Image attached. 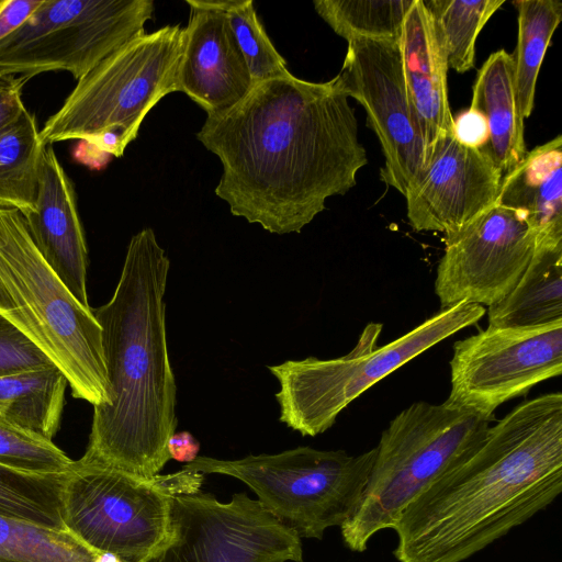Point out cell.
Returning a JSON list of instances; mask_svg holds the SVG:
<instances>
[{"mask_svg": "<svg viewBox=\"0 0 562 562\" xmlns=\"http://www.w3.org/2000/svg\"><path fill=\"white\" fill-rule=\"evenodd\" d=\"M196 138L222 164L215 194L231 213L279 235L300 233L368 164L335 80L291 72L254 83L237 104L207 115Z\"/></svg>", "mask_w": 562, "mask_h": 562, "instance_id": "1", "label": "cell"}, {"mask_svg": "<svg viewBox=\"0 0 562 562\" xmlns=\"http://www.w3.org/2000/svg\"><path fill=\"white\" fill-rule=\"evenodd\" d=\"M562 491V394L522 402L400 515L398 562H462Z\"/></svg>", "mask_w": 562, "mask_h": 562, "instance_id": "2", "label": "cell"}, {"mask_svg": "<svg viewBox=\"0 0 562 562\" xmlns=\"http://www.w3.org/2000/svg\"><path fill=\"white\" fill-rule=\"evenodd\" d=\"M169 269L154 231L143 228L130 240L111 300L92 308L111 403L93 407L82 459L147 477L170 460L167 443L177 426L164 302Z\"/></svg>", "mask_w": 562, "mask_h": 562, "instance_id": "3", "label": "cell"}, {"mask_svg": "<svg viewBox=\"0 0 562 562\" xmlns=\"http://www.w3.org/2000/svg\"><path fill=\"white\" fill-rule=\"evenodd\" d=\"M0 316L66 376L72 395L110 405L102 331L35 247L23 214L0 206Z\"/></svg>", "mask_w": 562, "mask_h": 562, "instance_id": "4", "label": "cell"}, {"mask_svg": "<svg viewBox=\"0 0 562 562\" xmlns=\"http://www.w3.org/2000/svg\"><path fill=\"white\" fill-rule=\"evenodd\" d=\"M183 27L143 33L77 80L60 108L40 130L46 145L81 140L82 146L122 157L148 112L178 91ZM88 149L78 153V156Z\"/></svg>", "mask_w": 562, "mask_h": 562, "instance_id": "5", "label": "cell"}, {"mask_svg": "<svg viewBox=\"0 0 562 562\" xmlns=\"http://www.w3.org/2000/svg\"><path fill=\"white\" fill-rule=\"evenodd\" d=\"M492 418L442 404L416 402L382 432L360 505L340 527L345 546L363 552L393 529L402 512L484 438Z\"/></svg>", "mask_w": 562, "mask_h": 562, "instance_id": "6", "label": "cell"}, {"mask_svg": "<svg viewBox=\"0 0 562 562\" xmlns=\"http://www.w3.org/2000/svg\"><path fill=\"white\" fill-rule=\"evenodd\" d=\"M203 480L184 469L140 476L80 458L63 481V525L93 550L151 562L171 539L173 498L199 492Z\"/></svg>", "mask_w": 562, "mask_h": 562, "instance_id": "7", "label": "cell"}, {"mask_svg": "<svg viewBox=\"0 0 562 562\" xmlns=\"http://www.w3.org/2000/svg\"><path fill=\"white\" fill-rule=\"evenodd\" d=\"M485 314L482 305L460 302L442 308L387 345L378 346L382 324L370 323L346 356L321 360H288L269 366L280 391L279 420L302 436L330 428L338 414L373 384Z\"/></svg>", "mask_w": 562, "mask_h": 562, "instance_id": "8", "label": "cell"}, {"mask_svg": "<svg viewBox=\"0 0 562 562\" xmlns=\"http://www.w3.org/2000/svg\"><path fill=\"white\" fill-rule=\"evenodd\" d=\"M375 453V448L352 456L297 447L237 460L198 457L182 469L241 481L280 524L301 539L321 540L328 528L341 527L357 512Z\"/></svg>", "mask_w": 562, "mask_h": 562, "instance_id": "9", "label": "cell"}, {"mask_svg": "<svg viewBox=\"0 0 562 562\" xmlns=\"http://www.w3.org/2000/svg\"><path fill=\"white\" fill-rule=\"evenodd\" d=\"M154 10L151 0H44L0 41V71L30 78L67 71L79 80L145 33Z\"/></svg>", "mask_w": 562, "mask_h": 562, "instance_id": "10", "label": "cell"}, {"mask_svg": "<svg viewBox=\"0 0 562 562\" xmlns=\"http://www.w3.org/2000/svg\"><path fill=\"white\" fill-rule=\"evenodd\" d=\"M171 539L151 562H303L301 538L247 493L176 496Z\"/></svg>", "mask_w": 562, "mask_h": 562, "instance_id": "11", "label": "cell"}, {"mask_svg": "<svg viewBox=\"0 0 562 562\" xmlns=\"http://www.w3.org/2000/svg\"><path fill=\"white\" fill-rule=\"evenodd\" d=\"M447 402L492 418L503 403L562 373V322L531 328L488 326L453 345Z\"/></svg>", "mask_w": 562, "mask_h": 562, "instance_id": "12", "label": "cell"}, {"mask_svg": "<svg viewBox=\"0 0 562 562\" xmlns=\"http://www.w3.org/2000/svg\"><path fill=\"white\" fill-rule=\"evenodd\" d=\"M333 79L366 110L384 156L381 180L405 196L425 168V145L407 99L400 40L349 41Z\"/></svg>", "mask_w": 562, "mask_h": 562, "instance_id": "13", "label": "cell"}, {"mask_svg": "<svg viewBox=\"0 0 562 562\" xmlns=\"http://www.w3.org/2000/svg\"><path fill=\"white\" fill-rule=\"evenodd\" d=\"M536 249L525 215L494 204L459 231L445 235L435 281L441 310L460 302L493 305L517 284Z\"/></svg>", "mask_w": 562, "mask_h": 562, "instance_id": "14", "label": "cell"}, {"mask_svg": "<svg viewBox=\"0 0 562 562\" xmlns=\"http://www.w3.org/2000/svg\"><path fill=\"white\" fill-rule=\"evenodd\" d=\"M502 178L485 147L446 136L405 194L409 225L445 235L459 231L495 204Z\"/></svg>", "mask_w": 562, "mask_h": 562, "instance_id": "15", "label": "cell"}, {"mask_svg": "<svg viewBox=\"0 0 562 562\" xmlns=\"http://www.w3.org/2000/svg\"><path fill=\"white\" fill-rule=\"evenodd\" d=\"M178 66V91L207 115L222 113L243 100L254 86L221 0H186Z\"/></svg>", "mask_w": 562, "mask_h": 562, "instance_id": "16", "label": "cell"}, {"mask_svg": "<svg viewBox=\"0 0 562 562\" xmlns=\"http://www.w3.org/2000/svg\"><path fill=\"white\" fill-rule=\"evenodd\" d=\"M38 252L86 308L88 249L72 182L53 145L43 154L34 209L23 215Z\"/></svg>", "mask_w": 562, "mask_h": 562, "instance_id": "17", "label": "cell"}, {"mask_svg": "<svg viewBox=\"0 0 562 562\" xmlns=\"http://www.w3.org/2000/svg\"><path fill=\"white\" fill-rule=\"evenodd\" d=\"M400 48L407 99L418 123L425 166L436 146L452 134L445 50L424 0H414L401 31Z\"/></svg>", "mask_w": 562, "mask_h": 562, "instance_id": "18", "label": "cell"}, {"mask_svg": "<svg viewBox=\"0 0 562 562\" xmlns=\"http://www.w3.org/2000/svg\"><path fill=\"white\" fill-rule=\"evenodd\" d=\"M495 204L522 213L536 248L562 245V136L535 147L501 181Z\"/></svg>", "mask_w": 562, "mask_h": 562, "instance_id": "19", "label": "cell"}, {"mask_svg": "<svg viewBox=\"0 0 562 562\" xmlns=\"http://www.w3.org/2000/svg\"><path fill=\"white\" fill-rule=\"evenodd\" d=\"M470 108L486 119L490 139L485 148L504 176L527 154L512 54L499 49L485 60L473 85Z\"/></svg>", "mask_w": 562, "mask_h": 562, "instance_id": "20", "label": "cell"}, {"mask_svg": "<svg viewBox=\"0 0 562 562\" xmlns=\"http://www.w3.org/2000/svg\"><path fill=\"white\" fill-rule=\"evenodd\" d=\"M487 315L488 326L502 328L562 322V245L536 248L517 284Z\"/></svg>", "mask_w": 562, "mask_h": 562, "instance_id": "21", "label": "cell"}, {"mask_svg": "<svg viewBox=\"0 0 562 562\" xmlns=\"http://www.w3.org/2000/svg\"><path fill=\"white\" fill-rule=\"evenodd\" d=\"M67 384L56 366L0 376V420L53 440Z\"/></svg>", "mask_w": 562, "mask_h": 562, "instance_id": "22", "label": "cell"}, {"mask_svg": "<svg viewBox=\"0 0 562 562\" xmlns=\"http://www.w3.org/2000/svg\"><path fill=\"white\" fill-rule=\"evenodd\" d=\"M46 144L35 116L25 109L0 128V206L23 215L35 206L38 173Z\"/></svg>", "mask_w": 562, "mask_h": 562, "instance_id": "23", "label": "cell"}, {"mask_svg": "<svg viewBox=\"0 0 562 562\" xmlns=\"http://www.w3.org/2000/svg\"><path fill=\"white\" fill-rule=\"evenodd\" d=\"M518 37L514 60V88L519 113L525 120L535 105L536 83L553 33L562 20L559 0H518Z\"/></svg>", "mask_w": 562, "mask_h": 562, "instance_id": "24", "label": "cell"}, {"mask_svg": "<svg viewBox=\"0 0 562 562\" xmlns=\"http://www.w3.org/2000/svg\"><path fill=\"white\" fill-rule=\"evenodd\" d=\"M0 562H124L86 546L66 529L0 514Z\"/></svg>", "mask_w": 562, "mask_h": 562, "instance_id": "25", "label": "cell"}, {"mask_svg": "<svg viewBox=\"0 0 562 562\" xmlns=\"http://www.w3.org/2000/svg\"><path fill=\"white\" fill-rule=\"evenodd\" d=\"M441 41L448 68L474 67L477 35L505 0H424Z\"/></svg>", "mask_w": 562, "mask_h": 562, "instance_id": "26", "label": "cell"}, {"mask_svg": "<svg viewBox=\"0 0 562 562\" xmlns=\"http://www.w3.org/2000/svg\"><path fill=\"white\" fill-rule=\"evenodd\" d=\"M414 0H316L317 14L347 40H400Z\"/></svg>", "mask_w": 562, "mask_h": 562, "instance_id": "27", "label": "cell"}, {"mask_svg": "<svg viewBox=\"0 0 562 562\" xmlns=\"http://www.w3.org/2000/svg\"><path fill=\"white\" fill-rule=\"evenodd\" d=\"M63 474H41L0 464V514L65 529L60 513Z\"/></svg>", "mask_w": 562, "mask_h": 562, "instance_id": "28", "label": "cell"}, {"mask_svg": "<svg viewBox=\"0 0 562 562\" xmlns=\"http://www.w3.org/2000/svg\"><path fill=\"white\" fill-rule=\"evenodd\" d=\"M254 83L288 75L285 59L258 19L252 0H221Z\"/></svg>", "mask_w": 562, "mask_h": 562, "instance_id": "29", "label": "cell"}, {"mask_svg": "<svg viewBox=\"0 0 562 562\" xmlns=\"http://www.w3.org/2000/svg\"><path fill=\"white\" fill-rule=\"evenodd\" d=\"M72 463L53 440L0 420L1 465L31 473L63 474Z\"/></svg>", "mask_w": 562, "mask_h": 562, "instance_id": "30", "label": "cell"}, {"mask_svg": "<svg viewBox=\"0 0 562 562\" xmlns=\"http://www.w3.org/2000/svg\"><path fill=\"white\" fill-rule=\"evenodd\" d=\"M55 366L33 342L0 316V376Z\"/></svg>", "mask_w": 562, "mask_h": 562, "instance_id": "31", "label": "cell"}, {"mask_svg": "<svg viewBox=\"0 0 562 562\" xmlns=\"http://www.w3.org/2000/svg\"><path fill=\"white\" fill-rule=\"evenodd\" d=\"M452 135L464 146L483 148L490 139L486 119L477 110L469 108L453 117Z\"/></svg>", "mask_w": 562, "mask_h": 562, "instance_id": "32", "label": "cell"}, {"mask_svg": "<svg viewBox=\"0 0 562 562\" xmlns=\"http://www.w3.org/2000/svg\"><path fill=\"white\" fill-rule=\"evenodd\" d=\"M31 78L0 71V128L18 119L26 109L22 90Z\"/></svg>", "mask_w": 562, "mask_h": 562, "instance_id": "33", "label": "cell"}, {"mask_svg": "<svg viewBox=\"0 0 562 562\" xmlns=\"http://www.w3.org/2000/svg\"><path fill=\"white\" fill-rule=\"evenodd\" d=\"M44 0H8L0 11V41L16 31Z\"/></svg>", "mask_w": 562, "mask_h": 562, "instance_id": "34", "label": "cell"}, {"mask_svg": "<svg viewBox=\"0 0 562 562\" xmlns=\"http://www.w3.org/2000/svg\"><path fill=\"white\" fill-rule=\"evenodd\" d=\"M170 459L190 463L199 456L200 442L189 431L173 432L167 443Z\"/></svg>", "mask_w": 562, "mask_h": 562, "instance_id": "35", "label": "cell"}, {"mask_svg": "<svg viewBox=\"0 0 562 562\" xmlns=\"http://www.w3.org/2000/svg\"><path fill=\"white\" fill-rule=\"evenodd\" d=\"M8 0H0V11L3 9V7L7 4Z\"/></svg>", "mask_w": 562, "mask_h": 562, "instance_id": "36", "label": "cell"}]
</instances>
